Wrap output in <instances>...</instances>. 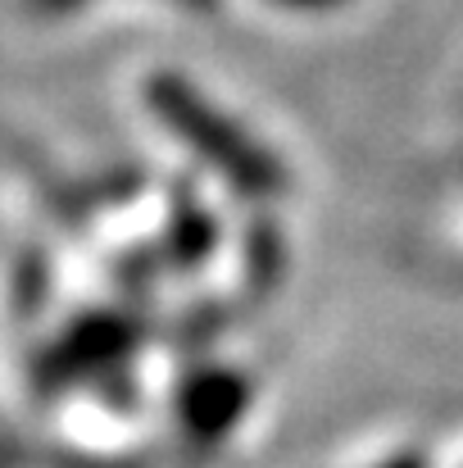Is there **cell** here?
Returning <instances> with one entry per match:
<instances>
[{
  "label": "cell",
  "mask_w": 463,
  "mask_h": 468,
  "mask_svg": "<svg viewBox=\"0 0 463 468\" xmlns=\"http://www.w3.org/2000/svg\"><path fill=\"white\" fill-rule=\"evenodd\" d=\"M151 105L177 142H186L214 173H223L246 196H273L282 186L278 159L182 78H151Z\"/></svg>",
  "instance_id": "cell-1"
},
{
  "label": "cell",
  "mask_w": 463,
  "mask_h": 468,
  "mask_svg": "<svg viewBox=\"0 0 463 468\" xmlns=\"http://www.w3.org/2000/svg\"><path fill=\"white\" fill-rule=\"evenodd\" d=\"M241 414H246V382L237 378V368L186 373V382L177 391V419L191 428V437H218V432L237 428Z\"/></svg>",
  "instance_id": "cell-2"
},
{
  "label": "cell",
  "mask_w": 463,
  "mask_h": 468,
  "mask_svg": "<svg viewBox=\"0 0 463 468\" xmlns=\"http://www.w3.org/2000/svg\"><path fill=\"white\" fill-rule=\"evenodd\" d=\"M377 468H427V455H418V451H400V455L382 460Z\"/></svg>",
  "instance_id": "cell-3"
},
{
  "label": "cell",
  "mask_w": 463,
  "mask_h": 468,
  "mask_svg": "<svg viewBox=\"0 0 463 468\" xmlns=\"http://www.w3.org/2000/svg\"><path fill=\"white\" fill-rule=\"evenodd\" d=\"M278 5H287V9H331L341 0H278Z\"/></svg>",
  "instance_id": "cell-4"
},
{
  "label": "cell",
  "mask_w": 463,
  "mask_h": 468,
  "mask_svg": "<svg viewBox=\"0 0 463 468\" xmlns=\"http://www.w3.org/2000/svg\"><path fill=\"white\" fill-rule=\"evenodd\" d=\"M37 5H46V9H68V5H78V0H37Z\"/></svg>",
  "instance_id": "cell-5"
}]
</instances>
